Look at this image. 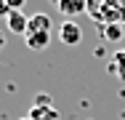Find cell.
Masks as SVG:
<instances>
[{"instance_id": "obj_4", "label": "cell", "mask_w": 125, "mask_h": 120, "mask_svg": "<svg viewBox=\"0 0 125 120\" xmlns=\"http://www.w3.org/2000/svg\"><path fill=\"white\" fill-rule=\"evenodd\" d=\"M5 27H8V32H13V35H27L29 16H24L21 11H11L8 19H5Z\"/></svg>"}, {"instance_id": "obj_1", "label": "cell", "mask_w": 125, "mask_h": 120, "mask_svg": "<svg viewBox=\"0 0 125 120\" xmlns=\"http://www.w3.org/2000/svg\"><path fill=\"white\" fill-rule=\"evenodd\" d=\"M88 16L99 24H125V0H88Z\"/></svg>"}, {"instance_id": "obj_5", "label": "cell", "mask_w": 125, "mask_h": 120, "mask_svg": "<svg viewBox=\"0 0 125 120\" xmlns=\"http://www.w3.org/2000/svg\"><path fill=\"white\" fill-rule=\"evenodd\" d=\"M24 43L32 48V51H43V48H48V43H51V32H27Z\"/></svg>"}, {"instance_id": "obj_6", "label": "cell", "mask_w": 125, "mask_h": 120, "mask_svg": "<svg viewBox=\"0 0 125 120\" xmlns=\"http://www.w3.org/2000/svg\"><path fill=\"white\" fill-rule=\"evenodd\" d=\"M99 32H101V37H106L109 43H117V40L125 37L123 24H99Z\"/></svg>"}, {"instance_id": "obj_14", "label": "cell", "mask_w": 125, "mask_h": 120, "mask_svg": "<svg viewBox=\"0 0 125 120\" xmlns=\"http://www.w3.org/2000/svg\"><path fill=\"white\" fill-rule=\"evenodd\" d=\"M19 120H29V115H24V118H19Z\"/></svg>"}, {"instance_id": "obj_15", "label": "cell", "mask_w": 125, "mask_h": 120, "mask_svg": "<svg viewBox=\"0 0 125 120\" xmlns=\"http://www.w3.org/2000/svg\"><path fill=\"white\" fill-rule=\"evenodd\" d=\"M123 29H125V24H123Z\"/></svg>"}, {"instance_id": "obj_9", "label": "cell", "mask_w": 125, "mask_h": 120, "mask_svg": "<svg viewBox=\"0 0 125 120\" xmlns=\"http://www.w3.org/2000/svg\"><path fill=\"white\" fill-rule=\"evenodd\" d=\"M29 120H59V112L53 107H32L29 109Z\"/></svg>"}, {"instance_id": "obj_11", "label": "cell", "mask_w": 125, "mask_h": 120, "mask_svg": "<svg viewBox=\"0 0 125 120\" xmlns=\"http://www.w3.org/2000/svg\"><path fill=\"white\" fill-rule=\"evenodd\" d=\"M5 3H8V8H11V11H21V8L27 5V0H5Z\"/></svg>"}, {"instance_id": "obj_12", "label": "cell", "mask_w": 125, "mask_h": 120, "mask_svg": "<svg viewBox=\"0 0 125 120\" xmlns=\"http://www.w3.org/2000/svg\"><path fill=\"white\" fill-rule=\"evenodd\" d=\"M8 13H11L8 3H5V0H0V16H5V19H8Z\"/></svg>"}, {"instance_id": "obj_7", "label": "cell", "mask_w": 125, "mask_h": 120, "mask_svg": "<svg viewBox=\"0 0 125 120\" xmlns=\"http://www.w3.org/2000/svg\"><path fill=\"white\" fill-rule=\"evenodd\" d=\"M27 32H51V16L48 13H35V16H29Z\"/></svg>"}, {"instance_id": "obj_3", "label": "cell", "mask_w": 125, "mask_h": 120, "mask_svg": "<svg viewBox=\"0 0 125 120\" xmlns=\"http://www.w3.org/2000/svg\"><path fill=\"white\" fill-rule=\"evenodd\" d=\"M67 19L80 16V13H88V0H51Z\"/></svg>"}, {"instance_id": "obj_13", "label": "cell", "mask_w": 125, "mask_h": 120, "mask_svg": "<svg viewBox=\"0 0 125 120\" xmlns=\"http://www.w3.org/2000/svg\"><path fill=\"white\" fill-rule=\"evenodd\" d=\"M3 48H5V35L0 32V51H3Z\"/></svg>"}, {"instance_id": "obj_8", "label": "cell", "mask_w": 125, "mask_h": 120, "mask_svg": "<svg viewBox=\"0 0 125 120\" xmlns=\"http://www.w3.org/2000/svg\"><path fill=\"white\" fill-rule=\"evenodd\" d=\"M109 72H115V77H120L125 83V51H117L109 61Z\"/></svg>"}, {"instance_id": "obj_10", "label": "cell", "mask_w": 125, "mask_h": 120, "mask_svg": "<svg viewBox=\"0 0 125 120\" xmlns=\"http://www.w3.org/2000/svg\"><path fill=\"white\" fill-rule=\"evenodd\" d=\"M35 107H53V104H51V96H48V94H37Z\"/></svg>"}, {"instance_id": "obj_2", "label": "cell", "mask_w": 125, "mask_h": 120, "mask_svg": "<svg viewBox=\"0 0 125 120\" xmlns=\"http://www.w3.org/2000/svg\"><path fill=\"white\" fill-rule=\"evenodd\" d=\"M59 40H61L64 46H77V43L83 40V29H80V24H75L72 19H64L61 27H59Z\"/></svg>"}]
</instances>
